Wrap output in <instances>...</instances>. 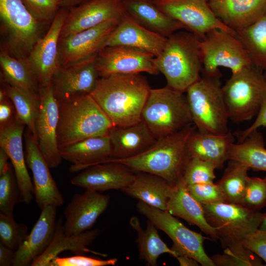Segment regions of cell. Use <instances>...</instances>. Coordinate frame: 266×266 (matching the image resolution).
Returning a JSON list of instances; mask_svg holds the SVG:
<instances>
[{"label": "cell", "mask_w": 266, "mask_h": 266, "mask_svg": "<svg viewBox=\"0 0 266 266\" xmlns=\"http://www.w3.org/2000/svg\"><path fill=\"white\" fill-rule=\"evenodd\" d=\"M200 41V38L190 32H175L167 37L163 51L154 62L165 76L167 86L185 93L201 77Z\"/></svg>", "instance_id": "cell-3"}, {"label": "cell", "mask_w": 266, "mask_h": 266, "mask_svg": "<svg viewBox=\"0 0 266 266\" xmlns=\"http://www.w3.org/2000/svg\"><path fill=\"white\" fill-rule=\"evenodd\" d=\"M124 13L122 0H91L70 8L60 38L107 21L120 20Z\"/></svg>", "instance_id": "cell-20"}, {"label": "cell", "mask_w": 266, "mask_h": 266, "mask_svg": "<svg viewBox=\"0 0 266 266\" xmlns=\"http://www.w3.org/2000/svg\"><path fill=\"white\" fill-rule=\"evenodd\" d=\"M4 89L14 106L16 119L27 126L36 140L35 122L39 110V95L6 83Z\"/></svg>", "instance_id": "cell-37"}, {"label": "cell", "mask_w": 266, "mask_h": 266, "mask_svg": "<svg viewBox=\"0 0 266 266\" xmlns=\"http://www.w3.org/2000/svg\"><path fill=\"white\" fill-rule=\"evenodd\" d=\"M152 2L200 39L215 29L236 34L235 31L224 25L215 15L209 0H158Z\"/></svg>", "instance_id": "cell-13"}, {"label": "cell", "mask_w": 266, "mask_h": 266, "mask_svg": "<svg viewBox=\"0 0 266 266\" xmlns=\"http://www.w3.org/2000/svg\"><path fill=\"white\" fill-rule=\"evenodd\" d=\"M254 65L266 69V13L250 26L235 31Z\"/></svg>", "instance_id": "cell-36"}, {"label": "cell", "mask_w": 266, "mask_h": 266, "mask_svg": "<svg viewBox=\"0 0 266 266\" xmlns=\"http://www.w3.org/2000/svg\"><path fill=\"white\" fill-rule=\"evenodd\" d=\"M261 127H266V94L254 122L245 130L238 131L234 134L237 137L238 142H241L251 132Z\"/></svg>", "instance_id": "cell-48"}, {"label": "cell", "mask_w": 266, "mask_h": 266, "mask_svg": "<svg viewBox=\"0 0 266 266\" xmlns=\"http://www.w3.org/2000/svg\"><path fill=\"white\" fill-rule=\"evenodd\" d=\"M166 40L167 37L143 27L124 12L105 47L129 46L147 51L156 57L163 51Z\"/></svg>", "instance_id": "cell-23"}, {"label": "cell", "mask_w": 266, "mask_h": 266, "mask_svg": "<svg viewBox=\"0 0 266 266\" xmlns=\"http://www.w3.org/2000/svg\"><path fill=\"white\" fill-rule=\"evenodd\" d=\"M16 118L14 106L9 98L0 101V128L12 122Z\"/></svg>", "instance_id": "cell-49"}, {"label": "cell", "mask_w": 266, "mask_h": 266, "mask_svg": "<svg viewBox=\"0 0 266 266\" xmlns=\"http://www.w3.org/2000/svg\"><path fill=\"white\" fill-rule=\"evenodd\" d=\"M130 224L137 232L139 259L145 261L147 265L157 266L158 258L163 254L167 253L174 257H177L175 251L161 238L158 228L151 221L147 220L146 228L143 230L138 218L132 216Z\"/></svg>", "instance_id": "cell-33"}, {"label": "cell", "mask_w": 266, "mask_h": 266, "mask_svg": "<svg viewBox=\"0 0 266 266\" xmlns=\"http://www.w3.org/2000/svg\"><path fill=\"white\" fill-rule=\"evenodd\" d=\"M24 136L26 162L33 174L34 195L37 205L41 209L50 205L57 207L62 205L63 196L36 141L28 128Z\"/></svg>", "instance_id": "cell-18"}, {"label": "cell", "mask_w": 266, "mask_h": 266, "mask_svg": "<svg viewBox=\"0 0 266 266\" xmlns=\"http://www.w3.org/2000/svg\"><path fill=\"white\" fill-rule=\"evenodd\" d=\"M28 227L17 223L14 217L0 213V242L16 251L28 236Z\"/></svg>", "instance_id": "cell-41"}, {"label": "cell", "mask_w": 266, "mask_h": 266, "mask_svg": "<svg viewBox=\"0 0 266 266\" xmlns=\"http://www.w3.org/2000/svg\"><path fill=\"white\" fill-rule=\"evenodd\" d=\"M58 102L60 150L88 138L108 135L114 126L90 94Z\"/></svg>", "instance_id": "cell-4"}, {"label": "cell", "mask_w": 266, "mask_h": 266, "mask_svg": "<svg viewBox=\"0 0 266 266\" xmlns=\"http://www.w3.org/2000/svg\"><path fill=\"white\" fill-rule=\"evenodd\" d=\"M25 126L16 118L10 123L0 128V147L6 152L11 161L22 201L29 204L34 192L23 147L22 135Z\"/></svg>", "instance_id": "cell-22"}, {"label": "cell", "mask_w": 266, "mask_h": 266, "mask_svg": "<svg viewBox=\"0 0 266 266\" xmlns=\"http://www.w3.org/2000/svg\"><path fill=\"white\" fill-rule=\"evenodd\" d=\"M262 133L258 130L251 132L241 142L233 143L230 159L243 163L255 171L266 172V148Z\"/></svg>", "instance_id": "cell-35"}, {"label": "cell", "mask_w": 266, "mask_h": 266, "mask_svg": "<svg viewBox=\"0 0 266 266\" xmlns=\"http://www.w3.org/2000/svg\"><path fill=\"white\" fill-rule=\"evenodd\" d=\"M150 1H156V0H149Z\"/></svg>", "instance_id": "cell-57"}, {"label": "cell", "mask_w": 266, "mask_h": 266, "mask_svg": "<svg viewBox=\"0 0 266 266\" xmlns=\"http://www.w3.org/2000/svg\"><path fill=\"white\" fill-rule=\"evenodd\" d=\"M217 18L233 30L246 28L266 13V0H209Z\"/></svg>", "instance_id": "cell-27"}, {"label": "cell", "mask_w": 266, "mask_h": 266, "mask_svg": "<svg viewBox=\"0 0 266 266\" xmlns=\"http://www.w3.org/2000/svg\"><path fill=\"white\" fill-rule=\"evenodd\" d=\"M264 74L266 78V69L264 70Z\"/></svg>", "instance_id": "cell-56"}, {"label": "cell", "mask_w": 266, "mask_h": 266, "mask_svg": "<svg viewBox=\"0 0 266 266\" xmlns=\"http://www.w3.org/2000/svg\"><path fill=\"white\" fill-rule=\"evenodd\" d=\"M222 91L229 119L249 121L257 115L266 94L264 70L252 65L232 73Z\"/></svg>", "instance_id": "cell-7"}, {"label": "cell", "mask_w": 266, "mask_h": 266, "mask_svg": "<svg viewBox=\"0 0 266 266\" xmlns=\"http://www.w3.org/2000/svg\"><path fill=\"white\" fill-rule=\"evenodd\" d=\"M13 166L8 163L0 174V213L14 217V208L22 201Z\"/></svg>", "instance_id": "cell-39"}, {"label": "cell", "mask_w": 266, "mask_h": 266, "mask_svg": "<svg viewBox=\"0 0 266 266\" xmlns=\"http://www.w3.org/2000/svg\"><path fill=\"white\" fill-rule=\"evenodd\" d=\"M136 207L140 214L170 238L173 243L171 249L176 253L177 257L185 255L195 259L202 266H215L210 257L205 253L204 237L201 233L190 230L166 210L150 206L140 200Z\"/></svg>", "instance_id": "cell-11"}, {"label": "cell", "mask_w": 266, "mask_h": 266, "mask_svg": "<svg viewBox=\"0 0 266 266\" xmlns=\"http://www.w3.org/2000/svg\"><path fill=\"white\" fill-rule=\"evenodd\" d=\"M250 168L242 163L229 160L221 178L216 183L227 202L239 204L244 195Z\"/></svg>", "instance_id": "cell-38"}, {"label": "cell", "mask_w": 266, "mask_h": 266, "mask_svg": "<svg viewBox=\"0 0 266 266\" xmlns=\"http://www.w3.org/2000/svg\"><path fill=\"white\" fill-rule=\"evenodd\" d=\"M197 129L194 124L170 135L156 139L144 152L123 159H110L107 162L123 164L134 172H144L160 176L174 185L182 178L185 166L190 158L187 141Z\"/></svg>", "instance_id": "cell-2"}, {"label": "cell", "mask_w": 266, "mask_h": 266, "mask_svg": "<svg viewBox=\"0 0 266 266\" xmlns=\"http://www.w3.org/2000/svg\"><path fill=\"white\" fill-rule=\"evenodd\" d=\"M54 0L56 2H57L59 4V6H60V4L62 0Z\"/></svg>", "instance_id": "cell-55"}, {"label": "cell", "mask_w": 266, "mask_h": 266, "mask_svg": "<svg viewBox=\"0 0 266 266\" xmlns=\"http://www.w3.org/2000/svg\"></svg>", "instance_id": "cell-59"}, {"label": "cell", "mask_w": 266, "mask_h": 266, "mask_svg": "<svg viewBox=\"0 0 266 266\" xmlns=\"http://www.w3.org/2000/svg\"><path fill=\"white\" fill-rule=\"evenodd\" d=\"M108 136L113 159L137 156L150 148L157 139L142 120L130 125L114 126Z\"/></svg>", "instance_id": "cell-26"}, {"label": "cell", "mask_w": 266, "mask_h": 266, "mask_svg": "<svg viewBox=\"0 0 266 266\" xmlns=\"http://www.w3.org/2000/svg\"><path fill=\"white\" fill-rule=\"evenodd\" d=\"M135 172L127 166L110 162L91 166L73 177L71 183L76 186L99 192L123 190L135 177Z\"/></svg>", "instance_id": "cell-21"}, {"label": "cell", "mask_w": 266, "mask_h": 266, "mask_svg": "<svg viewBox=\"0 0 266 266\" xmlns=\"http://www.w3.org/2000/svg\"><path fill=\"white\" fill-rule=\"evenodd\" d=\"M120 20L107 21L60 38V67H66L97 55L105 47Z\"/></svg>", "instance_id": "cell-14"}, {"label": "cell", "mask_w": 266, "mask_h": 266, "mask_svg": "<svg viewBox=\"0 0 266 266\" xmlns=\"http://www.w3.org/2000/svg\"><path fill=\"white\" fill-rule=\"evenodd\" d=\"M216 266H262L261 258L242 244L224 248L222 254L210 257Z\"/></svg>", "instance_id": "cell-40"}, {"label": "cell", "mask_w": 266, "mask_h": 266, "mask_svg": "<svg viewBox=\"0 0 266 266\" xmlns=\"http://www.w3.org/2000/svg\"><path fill=\"white\" fill-rule=\"evenodd\" d=\"M184 93L167 86L151 89L142 111L141 120L156 139L194 124Z\"/></svg>", "instance_id": "cell-6"}, {"label": "cell", "mask_w": 266, "mask_h": 266, "mask_svg": "<svg viewBox=\"0 0 266 266\" xmlns=\"http://www.w3.org/2000/svg\"><path fill=\"white\" fill-rule=\"evenodd\" d=\"M110 200L109 195L92 190L75 194L64 211V233L70 235L90 230L108 206Z\"/></svg>", "instance_id": "cell-19"}, {"label": "cell", "mask_w": 266, "mask_h": 266, "mask_svg": "<svg viewBox=\"0 0 266 266\" xmlns=\"http://www.w3.org/2000/svg\"><path fill=\"white\" fill-rule=\"evenodd\" d=\"M172 185L163 178L144 172H135L133 181L121 191L148 205L166 210Z\"/></svg>", "instance_id": "cell-32"}, {"label": "cell", "mask_w": 266, "mask_h": 266, "mask_svg": "<svg viewBox=\"0 0 266 266\" xmlns=\"http://www.w3.org/2000/svg\"><path fill=\"white\" fill-rule=\"evenodd\" d=\"M98 229L89 230L78 234L67 235L63 229V217L56 223L54 238L47 249L35 259L31 266H51L53 260L64 251H69L75 255H85L90 253L95 255L106 257V255L88 248L99 236Z\"/></svg>", "instance_id": "cell-25"}, {"label": "cell", "mask_w": 266, "mask_h": 266, "mask_svg": "<svg viewBox=\"0 0 266 266\" xmlns=\"http://www.w3.org/2000/svg\"><path fill=\"white\" fill-rule=\"evenodd\" d=\"M216 166L211 163L196 157H190L184 168L182 180L187 185L212 183L216 178Z\"/></svg>", "instance_id": "cell-42"}, {"label": "cell", "mask_w": 266, "mask_h": 266, "mask_svg": "<svg viewBox=\"0 0 266 266\" xmlns=\"http://www.w3.org/2000/svg\"><path fill=\"white\" fill-rule=\"evenodd\" d=\"M221 77V72L202 74L185 92L193 124L200 132L224 135L230 131Z\"/></svg>", "instance_id": "cell-5"}, {"label": "cell", "mask_w": 266, "mask_h": 266, "mask_svg": "<svg viewBox=\"0 0 266 266\" xmlns=\"http://www.w3.org/2000/svg\"><path fill=\"white\" fill-rule=\"evenodd\" d=\"M63 159L72 163L70 172H79L91 166L106 163L112 149L108 135L86 138L60 150Z\"/></svg>", "instance_id": "cell-28"}, {"label": "cell", "mask_w": 266, "mask_h": 266, "mask_svg": "<svg viewBox=\"0 0 266 266\" xmlns=\"http://www.w3.org/2000/svg\"></svg>", "instance_id": "cell-58"}, {"label": "cell", "mask_w": 266, "mask_h": 266, "mask_svg": "<svg viewBox=\"0 0 266 266\" xmlns=\"http://www.w3.org/2000/svg\"><path fill=\"white\" fill-rule=\"evenodd\" d=\"M151 88L140 73L113 74L100 77L91 96L114 126L141 121V113Z\"/></svg>", "instance_id": "cell-1"}, {"label": "cell", "mask_w": 266, "mask_h": 266, "mask_svg": "<svg viewBox=\"0 0 266 266\" xmlns=\"http://www.w3.org/2000/svg\"><path fill=\"white\" fill-rule=\"evenodd\" d=\"M166 211L197 226L212 238L218 239L215 229L207 222L202 204L191 195L182 178L172 186Z\"/></svg>", "instance_id": "cell-31"}, {"label": "cell", "mask_w": 266, "mask_h": 266, "mask_svg": "<svg viewBox=\"0 0 266 266\" xmlns=\"http://www.w3.org/2000/svg\"><path fill=\"white\" fill-rule=\"evenodd\" d=\"M39 107L35 122L36 141L50 168L62 163L58 147L57 130L59 118V102L51 84L39 87Z\"/></svg>", "instance_id": "cell-16"}, {"label": "cell", "mask_w": 266, "mask_h": 266, "mask_svg": "<svg viewBox=\"0 0 266 266\" xmlns=\"http://www.w3.org/2000/svg\"><path fill=\"white\" fill-rule=\"evenodd\" d=\"M16 251L10 249L0 242V266H13Z\"/></svg>", "instance_id": "cell-50"}, {"label": "cell", "mask_w": 266, "mask_h": 266, "mask_svg": "<svg viewBox=\"0 0 266 266\" xmlns=\"http://www.w3.org/2000/svg\"><path fill=\"white\" fill-rule=\"evenodd\" d=\"M29 12L40 22L54 19L60 6L54 0H22Z\"/></svg>", "instance_id": "cell-45"}, {"label": "cell", "mask_w": 266, "mask_h": 266, "mask_svg": "<svg viewBox=\"0 0 266 266\" xmlns=\"http://www.w3.org/2000/svg\"><path fill=\"white\" fill-rule=\"evenodd\" d=\"M91 0H62L60 7L70 9L76 7Z\"/></svg>", "instance_id": "cell-52"}, {"label": "cell", "mask_w": 266, "mask_h": 266, "mask_svg": "<svg viewBox=\"0 0 266 266\" xmlns=\"http://www.w3.org/2000/svg\"><path fill=\"white\" fill-rule=\"evenodd\" d=\"M124 12L143 27L168 37L186 29L180 22L160 9L149 0H122Z\"/></svg>", "instance_id": "cell-30"}, {"label": "cell", "mask_w": 266, "mask_h": 266, "mask_svg": "<svg viewBox=\"0 0 266 266\" xmlns=\"http://www.w3.org/2000/svg\"><path fill=\"white\" fill-rule=\"evenodd\" d=\"M187 188L191 195L202 204L226 202L217 183H197L188 185Z\"/></svg>", "instance_id": "cell-44"}, {"label": "cell", "mask_w": 266, "mask_h": 266, "mask_svg": "<svg viewBox=\"0 0 266 266\" xmlns=\"http://www.w3.org/2000/svg\"><path fill=\"white\" fill-rule=\"evenodd\" d=\"M259 229L266 230V213H263Z\"/></svg>", "instance_id": "cell-54"}, {"label": "cell", "mask_w": 266, "mask_h": 266, "mask_svg": "<svg viewBox=\"0 0 266 266\" xmlns=\"http://www.w3.org/2000/svg\"><path fill=\"white\" fill-rule=\"evenodd\" d=\"M239 204L257 211L266 206V177H248Z\"/></svg>", "instance_id": "cell-43"}, {"label": "cell", "mask_w": 266, "mask_h": 266, "mask_svg": "<svg viewBox=\"0 0 266 266\" xmlns=\"http://www.w3.org/2000/svg\"><path fill=\"white\" fill-rule=\"evenodd\" d=\"M242 244L266 263V230L258 229L248 234Z\"/></svg>", "instance_id": "cell-47"}, {"label": "cell", "mask_w": 266, "mask_h": 266, "mask_svg": "<svg viewBox=\"0 0 266 266\" xmlns=\"http://www.w3.org/2000/svg\"><path fill=\"white\" fill-rule=\"evenodd\" d=\"M0 19L5 50L13 57L26 60L41 38L40 22L22 0H0Z\"/></svg>", "instance_id": "cell-8"}, {"label": "cell", "mask_w": 266, "mask_h": 266, "mask_svg": "<svg viewBox=\"0 0 266 266\" xmlns=\"http://www.w3.org/2000/svg\"><path fill=\"white\" fill-rule=\"evenodd\" d=\"M118 261L117 258L102 260L85 255H78L70 257L60 258L58 256L52 261L51 266H114Z\"/></svg>", "instance_id": "cell-46"}, {"label": "cell", "mask_w": 266, "mask_h": 266, "mask_svg": "<svg viewBox=\"0 0 266 266\" xmlns=\"http://www.w3.org/2000/svg\"><path fill=\"white\" fill-rule=\"evenodd\" d=\"M181 266H199L200 264L195 259L185 255H178L176 258Z\"/></svg>", "instance_id": "cell-51"}, {"label": "cell", "mask_w": 266, "mask_h": 266, "mask_svg": "<svg viewBox=\"0 0 266 266\" xmlns=\"http://www.w3.org/2000/svg\"><path fill=\"white\" fill-rule=\"evenodd\" d=\"M0 65L5 83L39 96V86L26 60L10 55L6 50L0 52Z\"/></svg>", "instance_id": "cell-34"}, {"label": "cell", "mask_w": 266, "mask_h": 266, "mask_svg": "<svg viewBox=\"0 0 266 266\" xmlns=\"http://www.w3.org/2000/svg\"><path fill=\"white\" fill-rule=\"evenodd\" d=\"M57 207L50 205L41 209L30 234L16 251L13 266H31L49 247L55 233Z\"/></svg>", "instance_id": "cell-24"}, {"label": "cell", "mask_w": 266, "mask_h": 266, "mask_svg": "<svg viewBox=\"0 0 266 266\" xmlns=\"http://www.w3.org/2000/svg\"><path fill=\"white\" fill-rule=\"evenodd\" d=\"M152 54L126 46L105 47L98 53L97 70L100 77L113 74L159 73L154 64Z\"/></svg>", "instance_id": "cell-15"}, {"label": "cell", "mask_w": 266, "mask_h": 266, "mask_svg": "<svg viewBox=\"0 0 266 266\" xmlns=\"http://www.w3.org/2000/svg\"><path fill=\"white\" fill-rule=\"evenodd\" d=\"M200 46L202 59L201 74L219 73V67L228 68L234 73L253 65L236 34L224 30L215 29L207 32L200 39Z\"/></svg>", "instance_id": "cell-10"}, {"label": "cell", "mask_w": 266, "mask_h": 266, "mask_svg": "<svg viewBox=\"0 0 266 266\" xmlns=\"http://www.w3.org/2000/svg\"><path fill=\"white\" fill-rule=\"evenodd\" d=\"M9 159L6 152L1 148H0V174L8 165V159Z\"/></svg>", "instance_id": "cell-53"}, {"label": "cell", "mask_w": 266, "mask_h": 266, "mask_svg": "<svg viewBox=\"0 0 266 266\" xmlns=\"http://www.w3.org/2000/svg\"><path fill=\"white\" fill-rule=\"evenodd\" d=\"M68 11L60 7L46 34L38 40L26 59L39 87L50 85L60 67L59 42Z\"/></svg>", "instance_id": "cell-12"}, {"label": "cell", "mask_w": 266, "mask_h": 266, "mask_svg": "<svg viewBox=\"0 0 266 266\" xmlns=\"http://www.w3.org/2000/svg\"><path fill=\"white\" fill-rule=\"evenodd\" d=\"M205 217L225 248L242 244L244 238L259 229L263 213L237 203L202 204Z\"/></svg>", "instance_id": "cell-9"}, {"label": "cell", "mask_w": 266, "mask_h": 266, "mask_svg": "<svg viewBox=\"0 0 266 266\" xmlns=\"http://www.w3.org/2000/svg\"><path fill=\"white\" fill-rule=\"evenodd\" d=\"M234 143L230 131L224 135L201 133L196 129L190 134L187 144L190 157H196L213 164L222 169L230 159L231 148Z\"/></svg>", "instance_id": "cell-29"}, {"label": "cell", "mask_w": 266, "mask_h": 266, "mask_svg": "<svg viewBox=\"0 0 266 266\" xmlns=\"http://www.w3.org/2000/svg\"><path fill=\"white\" fill-rule=\"evenodd\" d=\"M97 55L79 63L59 68L51 81L58 102L91 94L100 77L96 65Z\"/></svg>", "instance_id": "cell-17"}]
</instances>
